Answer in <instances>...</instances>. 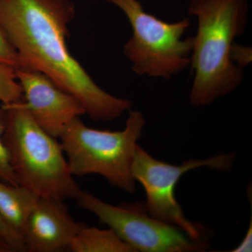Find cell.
<instances>
[{
    "label": "cell",
    "instance_id": "obj_15",
    "mask_svg": "<svg viewBox=\"0 0 252 252\" xmlns=\"http://www.w3.org/2000/svg\"><path fill=\"white\" fill-rule=\"evenodd\" d=\"M0 237L4 239L14 252H28L22 235L11 228L0 216Z\"/></svg>",
    "mask_w": 252,
    "mask_h": 252
},
{
    "label": "cell",
    "instance_id": "obj_12",
    "mask_svg": "<svg viewBox=\"0 0 252 252\" xmlns=\"http://www.w3.org/2000/svg\"><path fill=\"white\" fill-rule=\"evenodd\" d=\"M23 99V89L16 77V69L0 63V102L7 104Z\"/></svg>",
    "mask_w": 252,
    "mask_h": 252
},
{
    "label": "cell",
    "instance_id": "obj_9",
    "mask_svg": "<svg viewBox=\"0 0 252 252\" xmlns=\"http://www.w3.org/2000/svg\"><path fill=\"white\" fill-rule=\"evenodd\" d=\"M84 225L73 219L64 201L39 198L22 236L28 252H61L69 248Z\"/></svg>",
    "mask_w": 252,
    "mask_h": 252
},
{
    "label": "cell",
    "instance_id": "obj_3",
    "mask_svg": "<svg viewBox=\"0 0 252 252\" xmlns=\"http://www.w3.org/2000/svg\"><path fill=\"white\" fill-rule=\"evenodd\" d=\"M23 100L1 105L6 115L3 140L18 185L39 198L77 200L82 190L61 142L36 124Z\"/></svg>",
    "mask_w": 252,
    "mask_h": 252
},
{
    "label": "cell",
    "instance_id": "obj_6",
    "mask_svg": "<svg viewBox=\"0 0 252 252\" xmlns=\"http://www.w3.org/2000/svg\"><path fill=\"white\" fill-rule=\"evenodd\" d=\"M235 154H219L205 160L190 159L180 165L158 160L137 144L132 160V175L145 190V206L152 216L175 225L195 241L203 242L201 227L189 220L175 198L179 180L187 172L207 167L218 171H229Z\"/></svg>",
    "mask_w": 252,
    "mask_h": 252
},
{
    "label": "cell",
    "instance_id": "obj_14",
    "mask_svg": "<svg viewBox=\"0 0 252 252\" xmlns=\"http://www.w3.org/2000/svg\"><path fill=\"white\" fill-rule=\"evenodd\" d=\"M0 63L17 69L26 67L12 43L9 40L4 30L0 26Z\"/></svg>",
    "mask_w": 252,
    "mask_h": 252
},
{
    "label": "cell",
    "instance_id": "obj_4",
    "mask_svg": "<svg viewBox=\"0 0 252 252\" xmlns=\"http://www.w3.org/2000/svg\"><path fill=\"white\" fill-rule=\"evenodd\" d=\"M144 125L143 114L130 109L121 131L91 128L79 117L73 119L59 137L71 173L74 177L99 175L112 187L133 193L131 168Z\"/></svg>",
    "mask_w": 252,
    "mask_h": 252
},
{
    "label": "cell",
    "instance_id": "obj_5",
    "mask_svg": "<svg viewBox=\"0 0 252 252\" xmlns=\"http://www.w3.org/2000/svg\"><path fill=\"white\" fill-rule=\"evenodd\" d=\"M101 1L117 6L128 20L132 36L124 53L137 75L170 79L190 67L193 36L182 39L189 18L167 23L147 12L139 0Z\"/></svg>",
    "mask_w": 252,
    "mask_h": 252
},
{
    "label": "cell",
    "instance_id": "obj_8",
    "mask_svg": "<svg viewBox=\"0 0 252 252\" xmlns=\"http://www.w3.org/2000/svg\"><path fill=\"white\" fill-rule=\"evenodd\" d=\"M16 73L23 104L36 124L55 138L61 137L73 119L86 114L77 99L43 73L29 67L17 68Z\"/></svg>",
    "mask_w": 252,
    "mask_h": 252
},
{
    "label": "cell",
    "instance_id": "obj_17",
    "mask_svg": "<svg viewBox=\"0 0 252 252\" xmlns=\"http://www.w3.org/2000/svg\"><path fill=\"white\" fill-rule=\"evenodd\" d=\"M252 220L250 222V226L248 228V232L245 235L243 241L241 242L240 245L238 248L233 250V252H252Z\"/></svg>",
    "mask_w": 252,
    "mask_h": 252
},
{
    "label": "cell",
    "instance_id": "obj_10",
    "mask_svg": "<svg viewBox=\"0 0 252 252\" xmlns=\"http://www.w3.org/2000/svg\"><path fill=\"white\" fill-rule=\"evenodd\" d=\"M39 198L35 193L22 186L9 185L0 180V216L21 235L30 214Z\"/></svg>",
    "mask_w": 252,
    "mask_h": 252
},
{
    "label": "cell",
    "instance_id": "obj_11",
    "mask_svg": "<svg viewBox=\"0 0 252 252\" xmlns=\"http://www.w3.org/2000/svg\"><path fill=\"white\" fill-rule=\"evenodd\" d=\"M69 249L73 252H135L111 228L99 229L86 225L76 235Z\"/></svg>",
    "mask_w": 252,
    "mask_h": 252
},
{
    "label": "cell",
    "instance_id": "obj_7",
    "mask_svg": "<svg viewBox=\"0 0 252 252\" xmlns=\"http://www.w3.org/2000/svg\"><path fill=\"white\" fill-rule=\"evenodd\" d=\"M77 200L79 207L95 215L135 252H200L206 248L205 241H195L175 225L152 216L144 202L116 206L86 190H81Z\"/></svg>",
    "mask_w": 252,
    "mask_h": 252
},
{
    "label": "cell",
    "instance_id": "obj_2",
    "mask_svg": "<svg viewBox=\"0 0 252 252\" xmlns=\"http://www.w3.org/2000/svg\"><path fill=\"white\" fill-rule=\"evenodd\" d=\"M248 10V0L189 1V16L198 21L190 58L194 77L189 101L193 107L210 105L243 82V69L232 61L231 51L246 29Z\"/></svg>",
    "mask_w": 252,
    "mask_h": 252
},
{
    "label": "cell",
    "instance_id": "obj_16",
    "mask_svg": "<svg viewBox=\"0 0 252 252\" xmlns=\"http://www.w3.org/2000/svg\"><path fill=\"white\" fill-rule=\"evenodd\" d=\"M231 60L238 67L243 68L252 62V49L233 44L231 51Z\"/></svg>",
    "mask_w": 252,
    "mask_h": 252
},
{
    "label": "cell",
    "instance_id": "obj_18",
    "mask_svg": "<svg viewBox=\"0 0 252 252\" xmlns=\"http://www.w3.org/2000/svg\"><path fill=\"white\" fill-rule=\"evenodd\" d=\"M0 252H14L7 242L1 237H0Z\"/></svg>",
    "mask_w": 252,
    "mask_h": 252
},
{
    "label": "cell",
    "instance_id": "obj_13",
    "mask_svg": "<svg viewBox=\"0 0 252 252\" xmlns=\"http://www.w3.org/2000/svg\"><path fill=\"white\" fill-rule=\"evenodd\" d=\"M6 126V115L4 109L0 107V180L11 185H18L15 175L8 149L3 140Z\"/></svg>",
    "mask_w": 252,
    "mask_h": 252
},
{
    "label": "cell",
    "instance_id": "obj_1",
    "mask_svg": "<svg viewBox=\"0 0 252 252\" xmlns=\"http://www.w3.org/2000/svg\"><path fill=\"white\" fill-rule=\"evenodd\" d=\"M71 0H0V26L26 67L36 69L79 101L91 119L111 122L130 110L129 99L101 89L68 49Z\"/></svg>",
    "mask_w": 252,
    "mask_h": 252
}]
</instances>
